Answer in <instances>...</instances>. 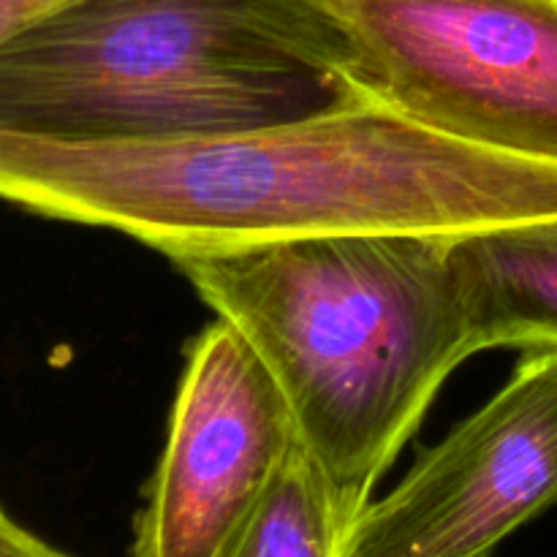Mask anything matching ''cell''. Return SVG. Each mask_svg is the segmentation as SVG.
<instances>
[{
    "mask_svg": "<svg viewBox=\"0 0 557 557\" xmlns=\"http://www.w3.org/2000/svg\"><path fill=\"white\" fill-rule=\"evenodd\" d=\"M375 101L557 166V0H337Z\"/></svg>",
    "mask_w": 557,
    "mask_h": 557,
    "instance_id": "277c9868",
    "label": "cell"
},
{
    "mask_svg": "<svg viewBox=\"0 0 557 557\" xmlns=\"http://www.w3.org/2000/svg\"><path fill=\"white\" fill-rule=\"evenodd\" d=\"M357 517V506L297 446L253 520L221 557H346Z\"/></svg>",
    "mask_w": 557,
    "mask_h": 557,
    "instance_id": "ba28073f",
    "label": "cell"
},
{
    "mask_svg": "<svg viewBox=\"0 0 557 557\" xmlns=\"http://www.w3.org/2000/svg\"><path fill=\"white\" fill-rule=\"evenodd\" d=\"M557 504V348L419 455L351 525L346 557H493Z\"/></svg>",
    "mask_w": 557,
    "mask_h": 557,
    "instance_id": "5b68a950",
    "label": "cell"
},
{
    "mask_svg": "<svg viewBox=\"0 0 557 557\" xmlns=\"http://www.w3.org/2000/svg\"><path fill=\"white\" fill-rule=\"evenodd\" d=\"M0 201L169 259L326 234H462L557 215V166L479 150L386 103L161 141L0 131Z\"/></svg>",
    "mask_w": 557,
    "mask_h": 557,
    "instance_id": "6da1fadb",
    "label": "cell"
},
{
    "mask_svg": "<svg viewBox=\"0 0 557 557\" xmlns=\"http://www.w3.org/2000/svg\"><path fill=\"white\" fill-rule=\"evenodd\" d=\"M455 237L326 234L169 259L259 354L305 455L359 511L476 354Z\"/></svg>",
    "mask_w": 557,
    "mask_h": 557,
    "instance_id": "7a4b0ae2",
    "label": "cell"
},
{
    "mask_svg": "<svg viewBox=\"0 0 557 557\" xmlns=\"http://www.w3.org/2000/svg\"><path fill=\"white\" fill-rule=\"evenodd\" d=\"M473 348H557V215L451 245Z\"/></svg>",
    "mask_w": 557,
    "mask_h": 557,
    "instance_id": "52a82bcc",
    "label": "cell"
},
{
    "mask_svg": "<svg viewBox=\"0 0 557 557\" xmlns=\"http://www.w3.org/2000/svg\"><path fill=\"white\" fill-rule=\"evenodd\" d=\"M76 0H0V44Z\"/></svg>",
    "mask_w": 557,
    "mask_h": 557,
    "instance_id": "30bf717a",
    "label": "cell"
},
{
    "mask_svg": "<svg viewBox=\"0 0 557 557\" xmlns=\"http://www.w3.org/2000/svg\"><path fill=\"white\" fill-rule=\"evenodd\" d=\"M373 101L337 0H76L0 44V131L47 139L237 134Z\"/></svg>",
    "mask_w": 557,
    "mask_h": 557,
    "instance_id": "3957f363",
    "label": "cell"
},
{
    "mask_svg": "<svg viewBox=\"0 0 557 557\" xmlns=\"http://www.w3.org/2000/svg\"><path fill=\"white\" fill-rule=\"evenodd\" d=\"M0 557H71L63 549L52 547L41 536L16 522L0 504Z\"/></svg>",
    "mask_w": 557,
    "mask_h": 557,
    "instance_id": "9c48e42d",
    "label": "cell"
},
{
    "mask_svg": "<svg viewBox=\"0 0 557 557\" xmlns=\"http://www.w3.org/2000/svg\"><path fill=\"white\" fill-rule=\"evenodd\" d=\"M297 446L275 379L248 341L218 319L188 348L131 557H221Z\"/></svg>",
    "mask_w": 557,
    "mask_h": 557,
    "instance_id": "8992f818",
    "label": "cell"
}]
</instances>
